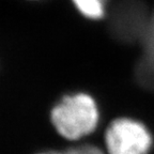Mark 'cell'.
<instances>
[{
  "instance_id": "obj_1",
  "label": "cell",
  "mask_w": 154,
  "mask_h": 154,
  "mask_svg": "<svg viewBox=\"0 0 154 154\" xmlns=\"http://www.w3.org/2000/svg\"><path fill=\"white\" fill-rule=\"evenodd\" d=\"M51 122L62 137L78 140L95 130L99 110L88 94L66 95L51 110Z\"/></svg>"
},
{
  "instance_id": "obj_2",
  "label": "cell",
  "mask_w": 154,
  "mask_h": 154,
  "mask_svg": "<svg viewBox=\"0 0 154 154\" xmlns=\"http://www.w3.org/2000/svg\"><path fill=\"white\" fill-rule=\"evenodd\" d=\"M151 16L142 0H121L109 15V32L121 43L140 45L149 29Z\"/></svg>"
},
{
  "instance_id": "obj_3",
  "label": "cell",
  "mask_w": 154,
  "mask_h": 154,
  "mask_svg": "<svg viewBox=\"0 0 154 154\" xmlns=\"http://www.w3.org/2000/svg\"><path fill=\"white\" fill-rule=\"evenodd\" d=\"M108 154H147L152 137L142 123L132 119H117L106 131Z\"/></svg>"
},
{
  "instance_id": "obj_4",
  "label": "cell",
  "mask_w": 154,
  "mask_h": 154,
  "mask_svg": "<svg viewBox=\"0 0 154 154\" xmlns=\"http://www.w3.org/2000/svg\"><path fill=\"white\" fill-rule=\"evenodd\" d=\"M141 55L135 69L136 80L141 87L154 92V11L147 34L142 40Z\"/></svg>"
},
{
  "instance_id": "obj_5",
  "label": "cell",
  "mask_w": 154,
  "mask_h": 154,
  "mask_svg": "<svg viewBox=\"0 0 154 154\" xmlns=\"http://www.w3.org/2000/svg\"><path fill=\"white\" fill-rule=\"evenodd\" d=\"M77 10L85 17L91 19H100L106 12L107 0H72Z\"/></svg>"
},
{
  "instance_id": "obj_6",
  "label": "cell",
  "mask_w": 154,
  "mask_h": 154,
  "mask_svg": "<svg viewBox=\"0 0 154 154\" xmlns=\"http://www.w3.org/2000/svg\"><path fill=\"white\" fill-rule=\"evenodd\" d=\"M41 154H104L99 148L94 147V146H82V147L72 148V149H67L64 151H49L44 152Z\"/></svg>"
}]
</instances>
